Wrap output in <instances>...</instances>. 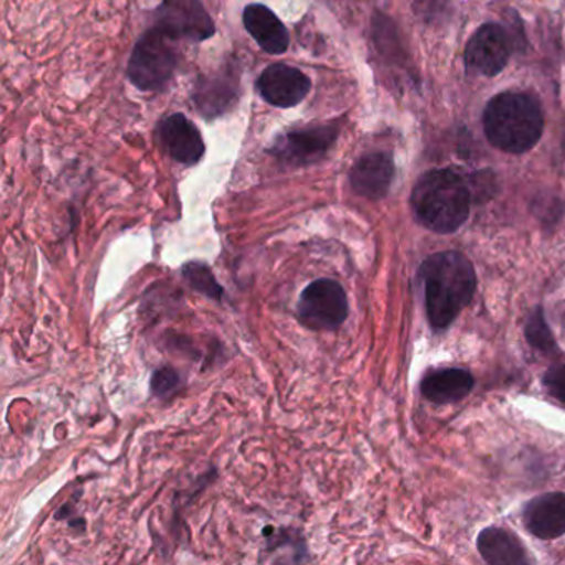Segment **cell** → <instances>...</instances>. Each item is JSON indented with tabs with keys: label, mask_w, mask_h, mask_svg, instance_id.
Segmentation results:
<instances>
[{
	"label": "cell",
	"mask_w": 565,
	"mask_h": 565,
	"mask_svg": "<svg viewBox=\"0 0 565 565\" xmlns=\"http://www.w3.org/2000/svg\"><path fill=\"white\" fill-rule=\"evenodd\" d=\"M562 326H564V332H565V312H564V319H562Z\"/></svg>",
	"instance_id": "obj_21"
},
{
	"label": "cell",
	"mask_w": 565,
	"mask_h": 565,
	"mask_svg": "<svg viewBox=\"0 0 565 565\" xmlns=\"http://www.w3.org/2000/svg\"><path fill=\"white\" fill-rule=\"evenodd\" d=\"M525 339L541 352H551L552 349H555L554 335L545 323L541 309L534 310L529 317L527 323H525Z\"/></svg>",
	"instance_id": "obj_18"
},
{
	"label": "cell",
	"mask_w": 565,
	"mask_h": 565,
	"mask_svg": "<svg viewBox=\"0 0 565 565\" xmlns=\"http://www.w3.org/2000/svg\"><path fill=\"white\" fill-rule=\"evenodd\" d=\"M239 95V74L236 67H224L220 72L201 77L193 92L198 111L207 120L226 114Z\"/></svg>",
	"instance_id": "obj_10"
},
{
	"label": "cell",
	"mask_w": 565,
	"mask_h": 565,
	"mask_svg": "<svg viewBox=\"0 0 565 565\" xmlns=\"http://www.w3.org/2000/svg\"><path fill=\"white\" fill-rule=\"evenodd\" d=\"M412 206L423 226L439 234L455 233L468 220L471 193L455 171L433 170L415 184Z\"/></svg>",
	"instance_id": "obj_3"
},
{
	"label": "cell",
	"mask_w": 565,
	"mask_h": 565,
	"mask_svg": "<svg viewBox=\"0 0 565 565\" xmlns=\"http://www.w3.org/2000/svg\"><path fill=\"white\" fill-rule=\"evenodd\" d=\"M525 527L535 537L557 539L565 534V494L548 492L532 499L524 509Z\"/></svg>",
	"instance_id": "obj_13"
},
{
	"label": "cell",
	"mask_w": 565,
	"mask_h": 565,
	"mask_svg": "<svg viewBox=\"0 0 565 565\" xmlns=\"http://www.w3.org/2000/svg\"><path fill=\"white\" fill-rule=\"evenodd\" d=\"M184 279L188 280L191 287L198 292L204 294L210 299L220 300L223 299L224 292L223 287L217 282L214 277L213 270L201 263H190L183 267Z\"/></svg>",
	"instance_id": "obj_17"
},
{
	"label": "cell",
	"mask_w": 565,
	"mask_h": 565,
	"mask_svg": "<svg viewBox=\"0 0 565 565\" xmlns=\"http://www.w3.org/2000/svg\"><path fill=\"white\" fill-rule=\"evenodd\" d=\"M180 383L181 379L177 370L171 369V366H163L151 376V392H153V395L163 398V396L171 395L180 386Z\"/></svg>",
	"instance_id": "obj_19"
},
{
	"label": "cell",
	"mask_w": 565,
	"mask_h": 565,
	"mask_svg": "<svg viewBox=\"0 0 565 565\" xmlns=\"http://www.w3.org/2000/svg\"><path fill=\"white\" fill-rule=\"evenodd\" d=\"M154 22V28L177 42H204L216 34V25L201 0H163Z\"/></svg>",
	"instance_id": "obj_7"
},
{
	"label": "cell",
	"mask_w": 565,
	"mask_h": 565,
	"mask_svg": "<svg viewBox=\"0 0 565 565\" xmlns=\"http://www.w3.org/2000/svg\"><path fill=\"white\" fill-rule=\"evenodd\" d=\"M312 82L299 68L287 64L269 65L257 81V92L264 102L277 108H292L310 94Z\"/></svg>",
	"instance_id": "obj_9"
},
{
	"label": "cell",
	"mask_w": 565,
	"mask_h": 565,
	"mask_svg": "<svg viewBox=\"0 0 565 565\" xmlns=\"http://www.w3.org/2000/svg\"><path fill=\"white\" fill-rule=\"evenodd\" d=\"M475 379L468 370L445 369L429 373L422 383V393L429 402L455 403L471 393Z\"/></svg>",
	"instance_id": "obj_15"
},
{
	"label": "cell",
	"mask_w": 565,
	"mask_h": 565,
	"mask_svg": "<svg viewBox=\"0 0 565 565\" xmlns=\"http://www.w3.org/2000/svg\"><path fill=\"white\" fill-rule=\"evenodd\" d=\"M482 128L489 143L505 153H525L541 140L544 117L531 95L504 92L486 105Z\"/></svg>",
	"instance_id": "obj_2"
},
{
	"label": "cell",
	"mask_w": 565,
	"mask_h": 565,
	"mask_svg": "<svg viewBox=\"0 0 565 565\" xmlns=\"http://www.w3.org/2000/svg\"><path fill=\"white\" fill-rule=\"evenodd\" d=\"M173 39L158 28L141 35L128 62V78L141 92H158L170 84L180 65Z\"/></svg>",
	"instance_id": "obj_4"
},
{
	"label": "cell",
	"mask_w": 565,
	"mask_h": 565,
	"mask_svg": "<svg viewBox=\"0 0 565 565\" xmlns=\"http://www.w3.org/2000/svg\"><path fill=\"white\" fill-rule=\"evenodd\" d=\"M243 22L250 38L266 54L280 55L289 49V31L266 6H247L244 9Z\"/></svg>",
	"instance_id": "obj_14"
},
{
	"label": "cell",
	"mask_w": 565,
	"mask_h": 565,
	"mask_svg": "<svg viewBox=\"0 0 565 565\" xmlns=\"http://www.w3.org/2000/svg\"><path fill=\"white\" fill-rule=\"evenodd\" d=\"M395 177V163L388 153L376 151L360 158L350 171V184L359 196L379 201L386 196Z\"/></svg>",
	"instance_id": "obj_12"
},
{
	"label": "cell",
	"mask_w": 565,
	"mask_h": 565,
	"mask_svg": "<svg viewBox=\"0 0 565 565\" xmlns=\"http://www.w3.org/2000/svg\"><path fill=\"white\" fill-rule=\"evenodd\" d=\"M158 138L163 150L174 161L188 167L200 163L206 150L196 125L188 120L183 114H173L164 118L158 128Z\"/></svg>",
	"instance_id": "obj_11"
},
{
	"label": "cell",
	"mask_w": 565,
	"mask_h": 565,
	"mask_svg": "<svg viewBox=\"0 0 565 565\" xmlns=\"http://www.w3.org/2000/svg\"><path fill=\"white\" fill-rule=\"evenodd\" d=\"M297 312H299L300 322L309 329H337L349 316L345 290L337 280H313L300 294Z\"/></svg>",
	"instance_id": "obj_5"
},
{
	"label": "cell",
	"mask_w": 565,
	"mask_h": 565,
	"mask_svg": "<svg viewBox=\"0 0 565 565\" xmlns=\"http://www.w3.org/2000/svg\"><path fill=\"white\" fill-rule=\"evenodd\" d=\"M419 277L425 286L426 312L435 329H446L475 296V267L456 250L433 254L423 263Z\"/></svg>",
	"instance_id": "obj_1"
},
{
	"label": "cell",
	"mask_w": 565,
	"mask_h": 565,
	"mask_svg": "<svg viewBox=\"0 0 565 565\" xmlns=\"http://www.w3.org/2000/svg\"><path fill=\"white\" fill-rule=\"evenodd\" d=\"M478 551L492 565H518L527 562L525 548L519 539L504 529H484L478 537Z\"/></svg>",
	"instance_id": "obj_16"
},
{
	"label": "cell",
	"mask_w": 565,
	"mask_h": 565,
	"mask_svg": "<svg viewBox=\"0 0 565 565\" xmlns=\"http://www.w3.org/2000/svg\"><path fill=\"white\" fill-rule=\"evenodd\" d=\"M544 385L547 392L565 405V363L551 366L545 373Z\"/></svg>",
	"instance_id": "obj_20"
},
{
	"label": "cell",
	"mask_w": 565,
	"mask_h": 565,
	"mask_svg": "<svg viewBox=\"0 0 565 565\" xmlns=\"http://www.w3.org/2000/svg\"><path fill=\"white\" fill-rule=\"evenodd\" d=\"M339 125H317L280 135L269 153L287 167L302 168L319 163L339 138Z\"/></svg>",
	"instance_id": "obj_6"
},
{
	"label": "cell",
	"mask_w": 565,
	"mask_h": 565,
	"mask_svg": "<svg viewBox=\"0 0 565 565\" xmlns=\"http://www.w3.org/2000/svg\"><path fill=\"white\" fill-rule=\"evenodd\" d=\"M511 57V39L498 24H484L469 39L465 51L466 67L471 74L494 77Z\"/></svg>",
	"instance_id": "obj_8"
}]
</instances>
